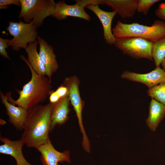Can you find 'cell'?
<instances>
[{
  "instance_id": "cell-16",
  "label": "cell",
  "mask_w": 165,
  "mask_h": 165,
  "mask_svg": "<svg viewBox=\"0 0 165 165\" xmlns=\"http://www.w3.org/2000/svg\"><path fill=\"white\" fill-rule=\"evenodd\" d=\"M123 19L133 17L137 11L138 0H103Z\"/></svg>"
},
{
  "instance_id": "cell-12",
  "label": "cell",
  "mask_w": 165,
  "mask_h": 165,
  "mask_svg": "<svg viewBox=\"0 0 165 165\" xmlns=\"http://www.w3.org/2000/svg\"><path fill=\"white\" fill-rule=\"evenodd\" d=\"M0 98L6 108L9 122L13 124L16 130H23L28 110L20 106H16L9 102L6 95L1 90Z\"/></svg>"
},
{
  "instance_id": "cell-1",
  "label": "cell",
  "mask_w": 165,
  "mask_h": 165,
  "mask_svg": "<svg viewBox=\"0 0 165 165\" xmlns=\"http://www.w3.org/2000/svg\"><path fill=\"white\" fill-rule=\"evenodd\" d=\"M53 105H38L28 110L20 140L27 147L36 148L49 138Z\"/></svg>"
},
{
  "instance_id": "cell-24",
  "label": "cell",
  "mask_w": 165,
  "mask_h": 165,
  "mask_svg": "<svg viewBox=\"0 0 165 165\" xmlns=\"http://www.w3.org/2000/svg\"><path fill=\"white\" fill-rule=\"evenodd\" d=\"M10 5H14L20 7L21 3L20 0H0V9H7L8 8L7 6Z\"/></svg>"
},
{
  "instance_id": "cell-22",
  "label": "cell",
  "mask_w": 165,
  "mask_h": 165,
  "mask_svg": "<svg viewBox=\"0 0 165 165\" xmlns=\"http://www.w3.org/2000/svg\"><path fill=\"white\" fill-rule=\"evenodd\" d=\"M10 39L0 38V54L4 58L10 59L6 49L10 46Z\"/></svg>"
},
{
  "instance_id": "cell-20",
  "label": "cell",
  "mask_w": 165,
  "mask_h": 165,
  "mask_svg": "<svg viewBox=\"0 0 165 165\" xmlns=\"http://www.w3.org/2000/svg\"><path fill=\"white\" fill-rule=\"evenodd\" d=\"M148 95L165 105V81L147 91Z\"/></svg>"
},
{
  "instance_id": "cell-27",
  "label": "cell",
  "mask_w": 165,
  "mask_h": 165,
  "mask_svg": "<svg viewBox=\"0 0 165 165\" xmlns=\"http://www.w3.org/2000/svg\"><path fill=\"white\" fill-rule=\"evenodd\" d=\"M162 69L165 72V58L162 61L161 64Z\"/></svg>"
},
{
  "instance_id": "cell-6",
  "label": "cell",
  "mask_w": 165,
  "mask_h": 165,
  "mask_svg": "<svg viewBox=\"0 0 165 165\" xmlns=\"http://www.w3.org/2000/svg\"><path fill=\"white\" fill-rule=\"evenodd\" d=\"M153 42L136 37H115L114 45L123 52L136 59L145 58L153 60Z\"/></svg>"
},
{
  "instance_id": "cell-8",
  "label": "cell",
  "mask_w": 165,
  "mask_h": 165,
  "mask_svg": "<svg viewBox=\"0 0 165 165\" xmlns=\"http://www.w3.org/2000/svg\"><path fill=\"white\" fill-rule=\"evenodd\" d=\"M121 77L143 83L149 89L165 81V72L159 66H156L152 71L145 74H139L126 71L122 73Z\"/></svg>"
},
{
  "instance_id": "cell-3",
  "label": "cell",
  "mask_w": 165,
  "mask_h": 165,
  "mask_svg": "<svg viewBox=\"0 0 165 165\" xmlns=\"http://www.w3.org/2000/svg\"><path fill=\"white\" fill-rule=\"evenodd\" d=\"M112 32L115 37H139L154 43L165 36V22L156 20L148 26L135 23L127 24L118 20Z\"/></svg>"
},
{
  "instance_id": "cell-2",
  "label": "cell",
  "mask_w": 165,
  "mask_h": 165,
  "mask_svg": "<svg viewBox=\"0 0 165 165\" xmlns=\"http://www.w3.org/2000/svg\"><path fill=\"white\" fill-rule=\"evenodd\" d=\"M20 57L29 67L31 72V78L23 86L21 90H16L19 96L16 100L12 98L10 92L5 95L9 102L28 110L46 99L52 92L51 81L45 75L38 74L24 55H20Z\"/></svg>"
},
{
  "instance_id": "cell-23",
  "label": "cell",
  "mask_w": 165,
  "mask_h": 165,
  "mask_svg": "<svg viewBox=\"0 0 165 165\" xmlns=\"http://www.w3.org/2000/svg\"><path fill=\"white\" fill-rule=\"evenodd\" d=\"M75 2L79 3L85 7L89 5H98L104 4L103 0H78Z\"/></svg>"
},
{
  "instance_id": "cell-19",
  "label": "cell",
  "mask_w": 165,
  "mask_h": 165,
  "mask_svg": "<svg viewBox=\"0 0 165 165\" xmlns=\"http://www.w3.org/2000/svg\"><path fill=\"white\" fill-rule=\"evenodd\" d=\"M152 55L156 66H160L165 58V36L153 43Z\"/></svg>"
},
{
  "instance_id": "cell-14",
  "label": "cell",
  "mask_w": 165,
  "mask_h": 165,
  "mask_svg": "<svg viewBox=\"0 0 165 165\" xmlns=\"http://www.w3.org/2000/svg\"><path fill=\"white\" fill-rule=\"evenodd\" d=\"M0 140L3 143L0 146V153L13 157L16 165H32L27 161L23 156L22 148L24 144L20 139L13 141L1 137Z\"/></svg>"
},
{
  "instance_id": "cell-7",
  "label": "cell",
  "mask_w": 165,
  "mask_h": 165,
  "mask_svg": "<svg viewBox=\"0 0 165 165\" xmlns=\"http://www.w3.org/2000/svg\"><path fill=\"white\" fill-rule=\"evenodd\" d=\"M80 82L75 75L66 77L63 84L68 90V96L70 102L72 105L78 119L80 131L82 135V144L87 146L90 141L87 136L83 126L82 112L84 106L85 102L82 100L79 91V85Z\"/></svg>"
},
{
  "instance_id": "cell-11",
  "label": "cell",
  "mask_w": 165,
  "mask_h": 165,
  "mask_svg": "<svg viewBox=\"0 0 165 165\" xmlns=\"http://www.w3.org/2000/svg\"><path fill=\"white\" fill-rule=\"evenodd\" d=\"M37 39L39 45V54L45 67V75L51 81L53 75L58 68L56 56L51 45L38 36Z\"/></svg>"
},
{
  "instance_id": "cell-4",
  "label": "cell",
  "mask_w": 165,
  "mask_h": 165,
  "mask_svg": "<svg viewBox=\"0 0 165 165\" xmlns=\"http://www.w3.org/2000/svg\"><path fill=\"white\" fill-rule=\"evenodd\" d=\"M21 10L19 18L24 22H31L37 28L41 26L44 20L53 14L56 4L53 0H20Z\"/></svg>"
},
{
  "instance_id": "cell-5",
  "label": "cell",
  "mask_w": 165,
  "mask_h": 165,
  "mask_svg": "<svg viewBox=\"0 0 165 165\" xmlns=\"http://www.w3.org/2000/svg\"><path fill=\"white\" fill-rule=\"evenodd\" d=\"M8 23L6 30L13 37L9 42L13 50L19 51L21 48L25 49L29 43L37 39V28L31 22L26 23L20 20L18 22L8 21Z\"/></svg>"
},
{
  "instance_id": "cell-26",
  "label": "cell",
  "mask_w": 165,
  "mask_h": 165,
  "mask_svg": "<svg viewBox=\"0 0 165 165\" xmlns=\"http://www.w3.org/2000/svg\"><path fill=\"white\" fill-rule=\"evenodd\" d=\"M155 14L158 17L165 20V3L159 5L155 11Z\"/></svg>"
},
{
  "instance_id": "cell-21",
  "label": "cell",
  "mask_w": 165,
  "mask_h": 165,
  "mask_svg": "<svg viewBox=\"0 0 165 165\" xmlns=\"http://www.w3.org/2000/svg\"><path fill=\"white\" fill-rule=\"evenodd\" d=\"M159 1V0H138L137 11L146 16L152 6Z\"/></svg>"
},
{
  "instance_id": "cell-10",
  "label": "cell",
  "mask_w": 165,
  "mask_h": 165,
  "mask_svg": "<svg viewBox=\"0 0 165 165\" xmlns=\"http://www.w3.org/2000/svg\"><path fill=\"white\" fill-rule=\"evenodd\" d=\"M85 8L78 3L69 5L64 1H59L56 2L53 13L50 16L59 20H64L69 16L79 18L89 21L90 16L85 12Z\"/></svg>"
},
{
  "instance_id": "cell-15",
  "label": "cell",
  "mask_w": 165,
  "mask_h": 165,
  "mask_svg": "<svg viewBox=\"0 0 165 165\" xmlns=\"http://www.w3.org/2000/svg\"><path fill=\"white\" fill-rule=\"evenodd\" d=\"M70 99L68 95L61 99L57 103L52 104L50 132L57 125L64 124L68 119Z\"/></svg>"
},
{
  "instance_id": "cell-17",
  "label": "cell",
  "mask_w": 165,
  "mask_h": 165,
  "mask_svg": "<svg viewBox=\"0 0 165 165\" xmlns=\"http://www.w3.org/2000/svg\"><path fill=\"white\" fill-rule=\"evenodd\" d=\"M165 116V105L152 98L149 106V114L146 122L150 130L155 131Z\"/></svg>"
},
{
  "instance_id": "cell-13",
  "label": "cell",
  "mask_w": 165,
  "mask_h": 165,
  "mask_svg": "<svg viewBox=\"0 0 165 165\" xmlns=\"http://www.w3.org/2000/svg\"><path fill=\"white\" fill-rule=\"evenodd\" d=\"M93 12L99 18L102 25L104 38L106 42L110 45H114L115 37L112 30V23L116 13L114 11L107 12L101 9L98 5H89L86 7Z\"/></svg>"
},
{
  "instance_id": "cell-9",
  "label": "cell",
  "mask_w": 165,
  "mask_h": 165,
  "mask_svg": "<svg viewBox=\"0 0 165 165\" xmlns=\"http://www.w3.org/2000/svg\"><path fill=\"white\" fill-rule=\"evenodd\" d=\"M36 149L41 154L40 160L42 165H59V163L71 162L69 152L66 150L60 152L57 150L50 138Z\"/></svg>"
},
{
  "instance_id": "cell-18",
  "label": "cell",
  "mask_w": 165,
  "mask_h": 165,
  "mask_svg": "<svg viewBox=\"0 0 165 165\" xmlns=\"http://www.w3.org/2000/svg\"><path fill=\"white\" fill-rule=\"evenodd\" d=\"M38 40L29 43L25 49L27 54L28 61L34 70L39 75H46L44 64L37 51Z\"/></svg>"
},
{
  "instance_id": "cell-25",
  "label": "cell",
  "mask_w": 165,
  "mask_h": 165,
  "mask_svg": "<svg viewBox=\"0 0 165 165\" xmlns=\"http://www.w3.org/2000/svg\"><path fill=\"white\" fill-rule=\"evenodd\" d=\"M55 91L61 99L68 95V94L67 88L63 84H61Z\"/></svg>"
}]
</instances>
